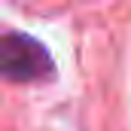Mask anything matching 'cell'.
Here are the masks:
<instances>
[{"label":"cell","instance_id":"obj_1","mask_svg":"<svg viewBox=\"0 0 131 131\" xmlns=\"http://www.w3.org/2000/svg\"><path fill=\"white\" fill-rule=\"evenodd\" d=\"M52 58L43 43L28 34H3L0 37V76L12 82H37L52 76Z\"/></svg>","mask_w":131,"mask_h":131}]
</instances>
